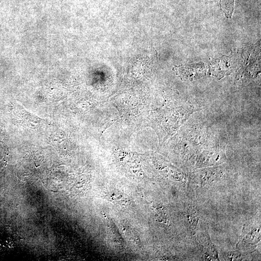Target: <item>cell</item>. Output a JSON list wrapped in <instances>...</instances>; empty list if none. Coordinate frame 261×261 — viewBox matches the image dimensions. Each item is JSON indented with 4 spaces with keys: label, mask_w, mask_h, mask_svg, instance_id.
Instances as JSON below:
<instances>
[{
    "label": "cell",
    "mask_w": 261,
    "mask_h": 261,
    "mask_svg": "<svg viewBox=\"0 0 261 261\" xmlns=\"http://www.w3.org/2000/svg\"><path fill=\"white\" fill-rule=\"evenodd\" d=\"M234 0H221L220 5L225 16L230 18L232 16L234 9Z\"/></svg>",
    "instance_id": "6da1fadb"
}]
</instances>
